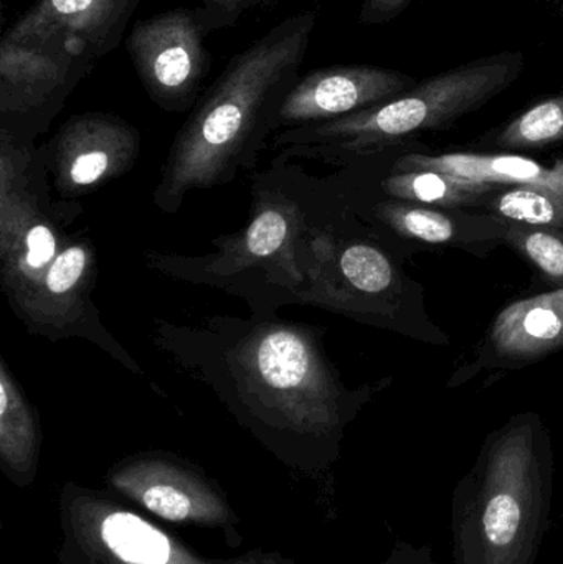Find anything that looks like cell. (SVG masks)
Wrapping results in <instances>:
<instances>
[{"mask_svg":"<svg viewBox=\"0 0 563 564\" xmlns=\"http://www.w3.org/2000/svg\"><path fill=\"white\" fill-rule=\"evenodd\" d=\"M554 2L563 10V0H554Z\"/></svg>","mask_w":563,"mask_h":564,"instance_id":"cb8c5ba5","label":"cell"},{"mask_svg":"<svg viewBox=\"0 0 563 564\" xmlns=\"http://www.w3.org/2000/svg\"><path fill=\"white\" fill-rule=\"evenodd\" d=\"M506 151H541L563 144V93L535 102L488 138Z\"/></svg>","mask_w":563,"mask_h":564,"instance_id":"9a60e30c","label":"cell"},{"mask_svg":"<svg viewBox=\"0 0 563 564\" xmlns=\"http://www.w3.org/2000/svg\"><path fill=\"white\" fill-rule=\"evenodd\" d=\"M522 52H501L419 82L410 91L333 121L281 129L271 145L291 161L340 162L382 151L422 131L455 124L511 88Z\"/></svg>","mask_w":563,"mask_h":564,"instance_id":"5b68a950","label":"cell"},{"mask_svg":"<svg viewBox=\"0 0 563 564\" xmlns=\"http://www.w3.org/2000/svg\"><path fill=\"white\" fill-rule=\"evenodd\" d=\"M331 221L324 188L291 159L278 155L255 175L251 218L243 230L212 241L205 257L148 253L159 273L194 284L224 289L245 299L255 312L296 304L310 284L314 237Z\"/></svg>","mask_w":563,"mask_h":564,"instance_id":"3957f363","label":"cell"},{"mask_svg":"<svg viewBox=\"0 0 563 564\" xmlns=\"http://www.w3.org/2000/svg\"><path fill=\"white\" fill-rule=\"evenodd\" d=\"M377 217L402 237L425 243H448L455 235V227L446 215L409 202H386L377 208Z\"/></svg>","mask_w":563,"mask_h":564,"instance_id":"ac0fdd59","label":"cell"},{"mask_svg":"<svg viewBox=\"0 0 563 564\" xmlns=\"http://www.w3.org/2000/svg\"><path fill=\"white\" fill-rule=\"evenodd\" d=\"M508 240L524 253L552 284L563 288V231L512 225Z\"/></svg>","mask_w":563,"mask_h":564,"instance_id":"d6986e66","label":"cell"},{"mask_svg":"<svg viewBox=\"0 0 563 564\" xmlns=\"http://www.w3.org/2000/svg\"><path fill=\"white\" fill-rule=\"evenodd\" d=\"M419 85L399 69L370 65L314 68L297 79L280 112L281 129L333 121L390 101Z\"/></svg>","mask_w":563,"mask_h":564,"instance_id":"9c48e42d","label":"cell"},{"mask_svg":"<svg viewBox=\"0 0 563 564\" xmlns=\"http://www.w3.org/2000/svg\"><path fill=\"white\" fill-rule=\"evenodd\" d=\"M102 540L124 563L167 564L171 560L167 536L132 513H111L102 522Z\"/></svg>","mask_w":563,"mask_h":564,"instance_id":"2e32d148","label":"cell"},{"mask_svg":"<svg viewBox=\"0 0 563 564\" xmlns=\"http://www.w3.org/2000/svg\"><path fill=\"white\" fill-rule=\"evenodd\" d=\"M383 192L396 200L409 204L463 207L478 204L495 191V185L462 181L433 171L399 172L382 184Z\"/></svg>","mask_w":563,"mask_h":564,"instance_id":"4fadbf2b","label":"cell"},{"mask_svg":"<svg viewBox=\"0 0 563 564\" xmlns=\"http://www.w3.org/2000/svg\"><path fill=\"white\" fill-rule=\"evenodd\" d=\"M320 12L300 10L237 53L201 96L172 142L154 192L164 214H177L194 191L230 184L257 169L280 131L284 99L297 79Z\"/></svg>","mask_w":563,"mask_h":564,"instance_id":"6da1fadb","label":"cell"},{"mask_svg":"<svg viewBox=\"0 0 563 564\" xmlns=\"http://www.w3.org/2000/svg\"><path fill=\"white\" fill-rule=\"evenodd\" d=\"M268 0H201L197 12L208 35L218 30L234 29L247 13Z\"/></svg>","mask_w":563,"mask_h":564,"instance_id":"ffe728a7","label":"cell"},{"mask_svg":"<svg viewBox=\"0 0 563 564\" xmlns=\"http://www.w3.org/2000/svg\"><path fill=\"white\" fill-rule=\"evenodd\" d=\"M139 3L141 0H36L3 35L15 42L78 36L99 59L118 48Z\"/></svg>","mask_w":563,"mask_h":564,"instance_id":"30bf717a","label":"cell"},{"mask_svg":"<svg viewBox=\"0 0 563 564\" xmlns=\"http://www.w3.org/2000/svg\"><path fill=\"white\" fill-rule=\"evenodd\" d=\"M415 0H364L360 25H386L402 15Z\"/></svg>","mask_w":563,"mask_h":564,"instance_id":"7402d4cb","label":"cell"},{"mask_svg":"<svg viewBox=\"0 0 563 564\" xmlns=\"http://www.w3.org/2000/svg\"><path fill=\"white\" fill-rule=\"evenodd\" d=\"M158 335L178 364L238 406L313 426H331L343 413L349 393L310 325L255 312L250 321L215 317L202 328L161 325Z\"/></svg>","mask_w":563,"mask_h":564,"instance_id":"7a4b0ae2","label":"cell"},{"mask_svg":"<svg viewBox=\"0 0 563 564\" xmlns=\"http://www.w3.org/2000/svg\"><path fill=\"white\" fill-rule=\"evenodd\" d=\"M197 9L175 7L134 23L126 50L145 95L167 112L192 111L210 73Z\"/></svg>","mask_w":563,"mask_h":564,"instance_id":"52a82bcc","label":"cell"},{"mask_svg":"<svg viewBox=\"0 0 563 564\" xmlns=\"http://www.w3.org/2000/svg\"><path fill=\"white\" fill-rule=\"evenodd\" d=\"M142 502L152 513L171 522H181L192 512L191 499L181 490L165 484L149 487L142 496Z\"/></svg>","mask_w":563,"mask_h":564,"instance_id":"44dd1931","label":"cell"},{"mask_svg":"<svg viewBox=\"0 0 563 564\" xmlns=\"http://www.w3.org/2000/svg\"><path fill=\"white\" fill-rule=\"evenodd\" d=\"M554 463L534 416L492 434L452 497L453 564H535L551 520Z\"/></svg>","mask_w":563,"mask_h":564,"instance_id":"277c9868","label":"cell"},{"mask_svg":"<svg viewBox=\"0 0 563 564\" xmlns=\"http://www.w3.org/2000/svg\"><path fill=\"white\" fill-rule=\"evenodd\" d=\"M492 344L512 358H535L563 347V288L508 305L492 327Z\"/></svg>","mask_w":563,"mask_h":564,"instance_id":"7c38bea8","label":"cell"},{"mask_svg":"<svg viewBox=\"0 0 563 564\" xmlns=\"http://www.w3.org/2000/svg\"><path fill=\"white\" fill-rule=\"evenodd\" d=\"M141 134L111 112H83L59 126L39 151L50 188L63 202L98 191L134 167Z\"/></svg>","mask_w":563,"mask_h":564,"instance_id":"ba28073f","label":"cell"},{"mask_svg":"<svg viewBox=\"0 0 563 564\" xmlns=\"http://www.w3.org/2000/svg\"><path fill=\"white\" fill-rule=\"evenodd\" d=\"M386 564H436L432 546L399 543Z\"/></svg>","mask_w":563,"mask_h":564,"instance_id":"603a6c76","label":"cell"},{"mask_svg":"<svg viewBox=\"0 0 563 564\" xmlns=\"http://www.w3.org/2000/svg\"><path fill=\"white\" fill-rule=\"evenodd\" d=\"M502 217L535 228H563V192L539 185H519L502 192L492 202Z\"/></svg>","mask_w":563,"mask_h":564,"instance_id":"e0dca14e","label":"cell"},{"mask_svg":"<svg viewBox=\"0 0 563 564\" xmlns=\"http://www.w3.org/2000/svg\"><path fill=\"white\" fill-rule=\"evenodd\" d=\"M399 172L433 171L462 181L488 185H539L563 192V164L554 169L521 155L498 154H409L399 159Z\"/></svg>","mask_w":563,"mask_h":564,"instance_id":"8fae6325","label":"cell"},{"mask_svg":"<svg viewBox=\"0 0 563 564\" xmlns=\"http://www.w3.org/2000/svg\"><path fill=\"white\" fill-rule=\"evenodd\" d=\"M85 40L58 35L35 42H0V132L33 145L76 86L95 68Z\"/></svg>","mask_w":563,"mask_h":564,"instance_id":"8992f818","label":"cell"},{"mask_svg":"<svg viewBox=\"0 0 563 564\" xmlns=\"http://www.w3.org/2000/svg\"><path fill=\"white\" fill-rule=\"evenodd\" d=\"M39 426L32 404L0 355V449L12 466H26L35 453Z\"/></svg>","mask_w":563,"mask_h":564,"instance_id":"5bb4252c","label":"cell"}]
</instances>
